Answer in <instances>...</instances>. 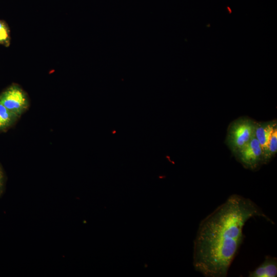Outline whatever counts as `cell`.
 Returning a JSON list of instances; mask_svg holds the SVG:
<instances>
[{
  "label": "cell",
  "mask_w": 277,
  "mask_h": 277,
  "mask_svg": "<svg viewBox=\"0 0 277 277\" xmlns=\"http://www.w3.org/2000/svg\"><path fill=\"white\" fill-rule=\"evenodd\" d=\"M262 217L272 223L251 200L232 194L200 223L194 241L193 265L206 277H226L244 240L246 223Z\"/></svg>",
  "instance_id": "obj_1"
},
{
  "label": "cell",
  "mask_w": 277,
  "mask_h": 277,
  "mask_svg": "<svg viewBox=\"0 0 277 277\" xmlns=\"http://www.w3.org/2000/svg\"><path fill=\"white\" fill-rule=\"evenodd\" d=\"M255 123L248 118H241L233 123L229 130L228 143L237 152L254 136Z\"/></svg>",
  "instance_id": "obj_2"
},
{
  "label": "cell",
  "mask_w": 277,
  "mask_h": 277,
  "mask_svg": "<svg viewBox=\"0 0 277 277\" xmlns=\"http://www.w3.org/2000/svg\"><path fill=\"white\" fill-rule=\"evenodd\" d=\"M0 102L11 112L19 117L29 108L27 93L14 84L0 95Z\"/></svg>",
  "instance_id": "obj_3"
},
{
  "label": "cell",
  "mask_w": 277,
  "mask_h": 277,
  "mask_svg": "<svg viewBox=\"0 0 277 277\" xmlns=\"http://www.w3.org/2000/svg\"><path fill=\"white\" fill-rule=\"evenodd\" d=\"M236 153L239 160L247 168L255 169L263 162V152L255 136Z\"/></svg>",
  "instance_id": "obj_4"
},
{
  "label": "cell",
  "mask_w": 277,
  "mask_h": 277,
  "mask_svg": "<svg viewBox=\"0 0 277 277\" xmlns=\"http://www.w3.org/2000/svg\"><path fill=\"white\" fill-rule=\"evenodd\" d=\"M276 127V123L272 122L255 124L254 136L263 150V160L267 150L270 138Z\"/></svg>",
  "instance_id": "obj_5"
},
{
  "label": "cell",
  "mask_w": 277,
  "mask_h": 277,
  "mask_svg": "<svg viewBox=\"0 0 277 277\" xmlns=\"http://www.w3.org/2000/svg\"><path fill=\"white\" fill-rule=\"evenodd\" d=\"M277 276V259L266 255L263 262L254 270L249 271V277H276Z\"/></svg>",
  "instance_id": "obj_6"
},
{
  "label": "cell",
  "mask_w": 277,
  "mask_h": 277,
  "mask_svg": "<svg viewBox=\"0 0 277 277\" xmlns=\"http://www.w3.org/2000/svg\"><path fill=\"white\" fill-rule=\"evenodd\" d=\"M18 118L0 102V131L10 127Z\"/></svg>",
  "instance_id": "obj_7"
},
{
  "label": "cell",
  "mask_w": 277,
  "mask_h": 277,
  "mask_svg": "<svg viewBox=\"0 0 277 277\" xmlns=\"http://www.w3.org/2000/svg\"><path fill=\"white\" fill-rule=\"evenodd\" d=\"M277 151V127H276L270 138L268 145L267 150L264 156L263 163L269 161Z\"/></svg>",
  "instance_id": "obj_8"
},
{
  "label": "cell",
  "mask_w": 277,
  "mask_h": 277,
  "mask_svg": "<svg viewBox=\"0 0 277 277\" xmlns=\"http://www.w3.org/2000/svg\"><path fill=\"white\" fill-rule=\"evenodd\" d=\"M10 36L9 28L5 22L0 20V44L8 46Z\"/></svg>",
  "instance_id": "obj_9"
},
{
  "label": "cell",
  "mask_w": 277,
  "mask_h": 277,
  "mask_svg": "<svg viewBox=\"0 0 277 277\" xmlns=\"http://www.w3.org/2000/svg\"><path fill=\"white\" fill-rule=\"evenodd\" d=\"M6 177L3 169L0 165V197L4 194L5 190Z\"/></svg>",
  "instance_id": "obj_10"
}]
</instances>
